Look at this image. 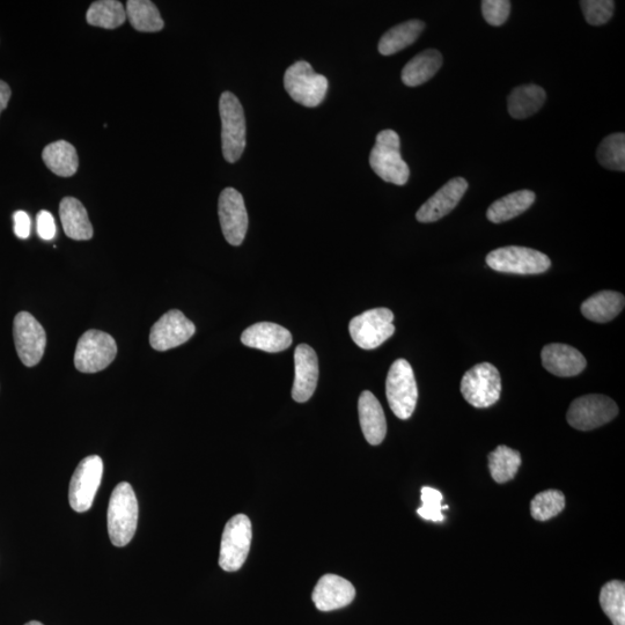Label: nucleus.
<instances>
[{"label":"nucleus","instance_id":"nucleus-9","mask_svg":"<svg viewBox=\"0 0 625 625\" xmlns=\"http://www.w3.org/2000/svg\"><path fill=\"white\" fill-rule=\"evenodd\" d=\"M117 355V344L112 335L100 330H88L79 338L76 354V369L82 373H98L107 369Z\"/></svg>","mask_w":625,"mask_h":625},{"label":"nucleus","instance_id":"nucleus-31","mask_svg":"<svg viewBox=\"0 0 625 625\" xmlns=\"http://www.w3.org/2000/svg\"><path fill=\"white\" fill-rule=\"evenodd\" d=\"M86 20L91 26L115 29L124 24L127 13L122 3L116 0H99L88 9Z\"/></svg>","mask_w":625,"mask_h":625},{"label":"nucleus","instance_id":"nucleus-38","mask_svg":"<svg viewBox=\"0 0 625 625\" xmlns=\"http://www.w3.org/2000/svg\"><path fill=\"white\" fill-rule=\"evenodd\" d=\"M38 233L43 240H51L56 235V224L54 216L50 212L42 210L39 212L38 219Z\"/></svg>","mask_w":625,"mask_h":625},{"label":"nucleus","instance_id":"nucleus-1","mask_svg":"<svg viewBox=\"0 0 625 625\" xmlns=\"http://www.w3.org/2000/svg\"><path fill=\"white\" fill-rule=\"evenodd\" d=\"M108 533L115 547H125L134 539L138 524V500L128 482H121L110 496Z\"/></svg>","mask_w":625,"mask_h":625},{"label":"nucleus","instance_id":"nucleus-16","mask_svg":"<svg viewBox=\"0 0 625 625\" xmlns=\"http://www.w3.org/2000/svg\"><path fill=\"white\" fill-rule=\"evenodd\" d=\"M319 380V359L314 349L307 344L298 345L294 351V382L292 399L307 402L313 396Z\"/></svg>","mask_w":625,"mask_h":625},{"label":"nucleus","instance_id":"nucleus-30","mask_svg":"<svg viewBox=\"0 0 625 625\" xmlns=\"http://www.w3.org/2000/svg\"><path fill=\"white\" fill-rule=\"evenodd\" d=\"M521 466V455L507 446H498L489 454V468L492 479L503 484L516 477Z\"/></svg>","mask_w":625,"mask_h":625},{"label":"nucleus","instance_id":"nucleus-17","mask_svg":"<svg viewBox=\"0 0 625 625\" xmlns=\"http://www.w3.org/2000/svg\"><path fill=\"white\" fill-rule=\"evenodd\" d=\"M468 182L462 178L448 181L435 195L426 201L416 213L419 223H435L451 213L465 196Z\"/></svg>","mask_w":625,"mask_h":625},{"label":"nucleus","instance_id":"nucleus-24","mask_svg":"<svg viewBox=\"0 0 625 625\" xmlns=\"http://www.w3.org/2000/svg\"><path fill=\"white\" fill-rule=\"evenodd\" d=\"M624 305L623 294L615 291H602L584 301L582 313L588 320L606 323L621 314Z\"/></svg>","mask_w":625,"mask_h":625},{"label":"nucleus","instance_id":"nucleus-4","mask_svg":"<svg viewBox=\"0 0 625 625\" xmlns=\"http://www.w3.org/2000/svg\"><path fill=\"white\" fill-rule=\"evenodd\" d=\"M386 395L394 415L406 421L413 416L418 388L413 367L406 359H397L389 370L386 380Z\"/></svg>","mask_w":625,"mask_h":625},{"label":"nucleus","instance_id":"nucleus-5","mask_svg":"<svg viewBox=\"0 0 625 625\" xmlns=\"http://www.w3.org/2000/svg\"><path fill=\"white\" fill-rule=\"evenodd\" d=\"M284 86L293 101L304 107L314 108L322 104L328 92V79L316 73L305 61L294 63L286 70Z\"/></svg>","mask_w":625,"mask_h":625},{"label":"nucleus","instance_id":"nucleus-18","mask_svg":"<svg viewBox=\"0 0 625 625\" xmlns=\"http://www.w3.org/2000/svg\"><path fill=\"white\" fill-rule=\"evenodd\" d=\"M356 590L349 580L336 575H326L316 584L312 599L321 612L347 607L354 601Z\"/></svg>","mask_w":625,"mask_h":625},{"label":"nucleus","instance_id":"nucleus-14","mask_svg":"<svg viewBox=\"0 0 625 625\" xmlns=\"http://www.w3.org/2000/svg\"><path fill=\"white\" fill-rule=\"evenodd\" d=\"M219 222L227 242L240 246L248 231V213L244 197L234 188H226L219 196Z\"/></svg>","mask_w":625,"mask_h":625},{"label":"nucleus","instance_id":"nucleus-13","mask_svg":"<svg viewBox=\"0 0 625 625\" xmlns=\"http://www.w3.org/2000/svg\"><path fill=\"white\" fill-rule=\"evenodd\" d=\"M14 343L21 363L33 367L41 362L46 350L47 335L32 314L20 312L13 323Z\"/></svg>","mask_w":625,"mask_h":625},{"label":"nucleus","instance_id":"nucleus-33","mask_svg":"<svg viewBox=\"0 0 625 625\" xmlns=\"http://www.w3.org/2000/svg\"><path fill=\"white\" fill-rule=\"evenodd\" d=\"M597 157L601 166L612 171H625V136L622 132L607 136L599 146Z\"/></svg>","mask_w":625,"mask_h":625},{"label":"nucleus","instance_id":"nucleus-12","mask_svg":"<svg viewBox=\"0 0 625 625\" xmlns=\"http://www.w3.org/2000/svg\"><path fill=\"white\" fill-rule=\"evenodd\" d=\"M104 475V461L91 455L79 462L69 487V503L73 510L84 513L91 509Z\"/></svg>","mask_w":625,"mask_h":625},{"label":"nucleus","instance_id":"nucleus-40","mask_svg":"<svg viewBox=\"0 0 625 625\" xmlns=\"http://www.w3.org/2000/svg\"><path fill=\"white\" fill-rule=\"evenodd\" d=\"M11 94L10 86L3 82V80H0V114H2L3 110L9 105Z\"/></svg>","mask_w":625,"mask_h":625},{"label":"nucleus","instance_id":"nucleus-36","mask_svg":"<svg viewBox=\"0 0 625 625\" xmlns=\"http://www.w3.org/2000/svg\"><path fill=\"white\" fill-rule=\"evenodd\" d=\"M580 6L588 24L602 26L612 19L615 3L613 0H583Z\"/></svg>","mask_w":625,"mask_h":625},{"label":"nucleus","instance_id":"nucleus-32","mask_svg":"<svg viewBox=\"0 0 625 625\" xmlns=\"http://www.w3.org/2000/svg\"><path fill=\"white\" fill-rule=\"evenodd\" d=\"M600 605L614 625H625V585L612 580L601 588Z\"/></svg>","mask_w":625,"mask_h":625},{"label":"nucleus","instance_id":"nucleus-11","mask_svg":"<svg viewBox=\"0 0 625 625\" xmlns=\"http://www.w3.org/2000/svg\"><path fill=\"white\" fill-rule=\"evenodd\" d=\"M619 415L617 404L605 395H585L571 403L568 423L579 431H591L613 421Z\"/></svg>","mask_w":625,"mask_h":625},{"label":"nucleus","instance_id":"nucleus-10","mask_svg":"<svg viewBox=\"0 0 625 625\" xmlns=\"http://www.w3.org/2000/svg\"><path fill=\"white\" fill-rule=\"evenodd\" d=\"M394 314L387 308H374L350 321L349 332L359 348L373 350L395 333Z\"/></svg>","mask_w":625,"mask_h":625},{"label":"nucleus","instance_id":"nucleus-28","mask_svg":"<svg viewBox=\"0 0 625 625\" xmlns=\"http://www.w3.org/2000/svg\"><path fill=\"white\" fill-rule=\"evenodd\" d=\"M425 24L421 20H410L397 25L382 36L379 42L381 55L391 56L414 44L424 31Z\"/></svg>","mask_w":625,"mask_h":625},{"label":"nucleus","instance_id":"nucleus-2","mask_svg":"<svg viewBox=\"0 0 625 625\" xmlns=\"http://www.w3.org/2000/svg\"><path fill=\"white\" fill-rule=\"evenodd\" d=\"M400 137L394 130L379 132L370 154V165L375 174L388 183L404 186L409 180L410 169L401 157Z\"/></svg>","mask_w":625,"mask_h":625},{"label":"nucleus","instance_id":"nucleus-7","mask_svg":"<svg viewBox=\"0 0 625 625\" xmlns=\"http://www.w3.org/2000/svg\"><path fill=\"white\" fill-rule=\"evenodd\" d=\"M461 393L473 407L489 408L500 399L502 378L490 363L475 365L463 375Z\"/></svg>","mask_w":625,"mask_h":625},{"label":"nucleus","instance_id":"nucleus-8","mask_svg":"<svg viewBox=\"0 0 625 625\" xmlns=\"http://www.w3.org/2000/svg\"><path fill=\"white\" fill-rule=\"evenodd\" d=\"M252 536V522L245 514H238L227 522L220 543V568L226 572L240 570L247 560Z\"/></svg>","mask_w":625,"mask_h":625},{"label":"nucleus","instance_id":"nucleus-19","mask_svg":"<svg viewBox=\"0 0 625 625\" xmlns=\"http://www.w3.org/2000/svg\"><path fill=\"white\" fill-rule=\"evenodd\" d=\"M542 365L556 377L570 378L586 369V359L570 345L554 343L546 345L541 352Z\"/></svg>","mask_w":625,"mask_h":625},{"label":"nucleus","instance_id":"nucleus-21","mask_svg":"<svg viewBox=\"0 0 625 625\" xmlns=\"http://www.w3.org/2000/svg\"><path fill=\"white\" fill-rule=\"evenodd\" d=\"M358 413L367 443L380 445L387 435V422L377 397L369 391L363 392L358 401Z\"/></svg>","mask_w":625,"mask_h":625},{"label":"nucleus","instance_id":"nucleus-25","mask_svg":"<svg viewBox=\"0 0 625 625\" xmlns=\"http://www.w3.org/2000/svg\"><path fill=\"white\" fill-rule=\"evenodd\" d=\"M546 99V91L541 86L532 84L514 88L507 99L509 113L516 120L528 119L539 112Z\"/></svg>","mask_w":625,"mask_h":625},{"label":"nucleus","instance_id":"nucleus-29","mask_svg":"<svg viewBox=\"0 0 625 625\" xmlns=\"http://www.w3.org/2000/svg\"><path fill=\"white\" fill-rule=\"evenodd\" d=\"M125 13L131 26L138 32L156 33L165 27L158 7L150 0H129Z\"/></svg>","mask_w":625,"mask_h":625},{"label":"nucleus","instance_id":"nucleus-34","mask_svg":"<svg viewBox=\"0 0 625 625\" xmlns=\"http://www.w3.org/2000/svg\"><path fill=\"white\" fill-rule=\"evenodd\" d=\"M565 509L562 491L546 490L536 495L531 503V514L535 520L547 521L558 516Z\"/></svg>","mask_w":625,"mask_h":625},{"label":"nucleus","instance_id":"nucleus-37","mask_svg":"<svg viewBox=\"0 0 625 625\" xmlns=\"http://www.w3.org/2000/svg\"><path fill=\"white\" fill-rule=\"evenodd\" d=\"M511 3L507 0H484L482 13L485 21L491 26H502L509 19Z\"/></svg>","mask_w":625,"mask_h":625},{"label":"nucleus","instance_id":"nucleus-20","mask_svg":"<svg viewBox=\"0 0 625 625\" xmlns=\"http://www.w3.org/2000/svg\"><path fill=\"white\" fill-rule=\"evenodd\" d=\"M292 335L288 329L271 322H260L248 327L241 335V342L248 348L275 354L289 349Z\"/></svg>","mask_w":625,"mask_h":625},{"label":"nucleus","instance_id":"nucleus-15","mask_svg":"<svg viewBox=\"0 0 625 625\" xmlns=\"http://www.w3.org/2000/svg\"><path fill=\"white\" fill-rule=\"evenodd\" d=\"M195 332L194 323L187 319L185 314L172 310L154 323L150 334V344L157 351L171 350L188 342Z\"/></svg>","mask_w":625,"mask_h":625},{"label":"nucleus","instance_id":"nucleus-39","mask_svg":"<svg viewBox=\"0 0 625 625\" xmlns=\"http://www.w3.org/2000/svg\"><path fill=\"white\" fill-rule=\"evenodd\" d=\"M14 233L19 239H27L31 235V218L25 211H17L13 216Z\"/></svg>","mask_w":625,"mask_h":625},{"label":"nucleus","instance_id":"nucleus-3","mask_svg":"<svg viewBox=\"0 0 625 625\" xmlns=\"http://www.w3.org/2000/svg\"><path fill=\"white\" fill-rule=\"evenodd\" d=\"M222 119L223 154L227 163L234 164L246 149V116L241 102L231 92H224L219 100Z\"/></svg>","mask_w":625,"mask_h":625},{"label":"nucleus","instance_id":"nucleus-6","mask_svg":"<svg viewBox=\"0 0 625 625\" xmlns=\"http://www.w3.org/2000/svg\"><path fill=\"white\" fill-rule=\"evenodd\" d=\"M491 269L514 275H539L549 270L551 261L546 254L527 247L498 248L487 256Z\"/></svg>","mask_w":625,"mask_h":625},{"label":"nucleus","instance_id":"nucleus-26","mask_svg":"<svg viewBox=\"0 0 625 625\" xmlns=\"http://www.w3.org/2000/svg\"><path fill=\"white\" fill-rule=\"evenodd\" d=\"M42 159L50 171L61 178H70L78 171L76 147L68 142L58 141L44 147Z\"/></svg>","mask_w":625,"mask_h":625},{"label":"nucleus","instance_id":"nucleus-23","mask_svg":"<svg viewBox=\"0 0 625 625\" xmlns=\"http://www.w3.org/2000/svg\"><path fill=\"white\" fill-rule=\"evenodd\" d=\"M444 58L436 49L422 51L404 66L402 82L408 87H417L429 82L443 66Z\"/></svg>","mask_w":625,"mask_h":625},{"label":"nucleus","instance_id":"nucleus-35","mask_svg":"<svg viewBox=\"0 0 625 625\" xmlns=\"http://www.w3.org/2000/svg\"><path fill=\"white\" fill-rule=\"evenodd\" d=\"M443 498V494L437 489L422 488V506L417 510L418 516L428 521L443 522L445 520L444 507L441 505Z\"/></svg>","mask_w":625,"mask_h":625},{"label":"nucleus","instance_id":"nucleus-27","mask_svg":"<svg viewBox=\"0 0 625 625\" xmlns=\"http://www.w3.org/2000/svg\"><path fill=\"white\" fill-rule=\"evenodd\" d=\"M536 195L531 190H520L491 204L487 217L491 223L502 224L516 218L532 207Z\"/></svg>","mask_w":625,"mask_h":625},{"label":"nucleus","instance_id":"nucleus-41","mask_svg":"<svg viewBox=\"0 0 625 625\" xmlns=\"http://www.w3.org/2000/svg\"><path fill=\"white\" fill-rule=\"evenodd\" d=\"M25 625H43V624H42V623H40V622H38V621H31V622H28V623H27V624H25Z\"/></svg>","mask_w":625,"mask_h":625},{"label":"nucleus","instance_id":"nucleus-22","mask_svg":"<svg viewBox=\"0 0 625 625\" xmlns=\"http://www.w3.org/2000/svg\"><path fill=\"white\" fill-rule=\"evenodd\" d=\"M63 229L70 239L78 241L93 238V226L82 202L75 197H65L60 204Z\"/></svg>","mask_w":625,"mask_h":625}]
</instances>
